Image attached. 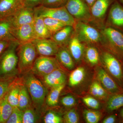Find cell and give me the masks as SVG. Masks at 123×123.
<instances>
[{
	"label": "cell",
	"instance_id": "484cf974",
	"mask_svg": "<svg viewBox=\"0 0 123 123\" xmlns=\"http://www.w3.org/2000/svg\"><path fill=\"white\" fill-rule=\"evenodd\" d=\"M89 92L91 95L97 99L105 101L109 96L108 93L97 80L91 85Z\"/></svg>",
	"mask_w": 123,
	"mask_h": 123
},
{
	"label": "cell",
	"instance_id": "1f68e13d",
	"mask_svg": "<svg viewBox=\"0 0 123 123\" xmlns=\"http://www.w3.org/2000/svg\"><path fill=\"white\" fill-rule=\"evenodd\" d=\"M39 119V114L37 111L30 107L24 111L23 123H36Z\"/></svg>",
	"mask_w": 123,
	"mask_h": 123
},
{
	"label": "cell",
	"instance_id": "5b68a950",
	"mask_svg": "<svg viewBox=\"0 0 123 123\" xmlns=\"http://www.w3.org/2000/svg\"><path fill=\"white\" fill-rule=\"evenodd\" d=\"M34 9L35 15L38 17L52 18L59 20L66 25L73 26L76 22L75 18L68 12L64 6L48 8L40 5Z\"/></svg>",
	"mask_w": 123,
	"mask_h": 123
},
{
	"label": "cell",
	"instance_id": "9a60e30c",
	"mask_svg": "<svg viewBox=\"0 0 123 123\" xmlns=\"http://www.w3.org/2000/svg\"><path fill=\"white\" fill-rule=\"evenodd\" d=\"M33 24H25L14 28L13 35L19 43L32 42L36 39Z\"/></svg>",
	"mask_w": 123,
	"mask_h": 123
},
{
	"label": "cell",
	"instance_id": "ab89813d",
	"mask_svg": "<svg viewBox=\"0 0 123 123\" xmlns=\"http://www.w3.org/2000/svg\"><path fill=\"white\" fill-rule=\"evenodd\" d=\"M10 82L0 80V100L4 97L10 88Z\"/></svg>",
	"mask_w": 123,
	"mask_h": 123
},
{
	"label": "cell",
	"instance_id": "74e56055",
	"mask_svg": "<svg viewBox=\"0 0 123 123\" xmlns=\"http://www.w3.org/2000/svg\"><path fill=\"white\" fill-rule=\"evenodd\" d=\"M66 0H42L41 5L48 8H57L65 6Z\"/></svg>",
	"mask_w": 123,
	"mask_h": 123
},
{
	"label": "cell",
	"instance_id": "603a6c76",
	"mask_svg": "<svg viewBox=\"0 0 123 123\" xmlns=\"http://www.w3.org/2000/svg\"><path fill=\"white\" fill-rule=\"evenodd\" d=\"M86 76V71L83 66H79L73 70L69 77V85L72 88H77L82 84Z\"/></svg>",
	"mask_w": 123,
	"mask_h": 123
},
{
	"label": "cell",
	"instance_id": "e575fe53",
	"mask_svg": "<svg viewBox=\"0 0 123 123\" xmlns=\"http://www.w3.org/2000/svg\"><path fill=\"white\" fill-rule=\"evenodd\" d=\"M23 113L24 111L20 110L18 107L13 108L12 113L6 123H23Z\"/></svg>",
	"mask_w": 123,
	"mask_h": 123
},
{
	"label": "cell",
	"instance_id": "60d3db41",
	"mask_svg": "<svg viewBox=\"0 0 123 123\" xmlns=\"http://www.w3.org/2000/svg\"><path fill=\"white\" fill-rule=\"evenodd\" d=\"M23 7L34 8L40 5L42 0H21Z\"/></svg>",
	"mask_w": 123,
	"mask_h": 123
},
{
	"label": "cell",
	"instance_id": "4dcf8cb0",
	"mask_svg": "<svg viewBox=\"0 0 123 123\" xmlns=\"http://www.w3.org/2000/svg\"><path fill=\"white\" fill-rule=\"evenodd\" d=\"M123 107V95L116 94L109 98L106 108L108 111L111 112Z\"/></svg>",
	"mask_w": 123,
	"mask_h": 123
},
{
	"label": "cell",
	"instance_id": "3957f363",
	"mask_svg": "<svg viewBox=\"0 0 123 123\" xmlns=\"http://www.w3.org/2000/svg\"><path fill=\"white\" fill-rule=\"evenodd\" d=\"M24 82L29 91L33 105L37 111H40L46 99L47 93V89L32 73H28L25 75Z\"/></svg>",
	"mask_w": 123,
	"mask_h": 123
},
{
	"label": "cell",
	"instance_id": "2e32d148",
	"mask_svg": "<svg viewBox=\"0 0 123 123\" xmlns=\"http://www.w3.org/2000/svg\"><path fill=\"white\" fill-rule=\"evenodd\" d=\"M74 33L73 26L66 25L52 36L51 38L59 47H67Z\"/></svg>",
	"mask_w": 123,
	"mask_h": 123
},
{
	"label": "cell",
	"instance_id": "d6986e66",
	"mask_svg": "<svg viewBox=\"0 0 123 123\" xmlns=\"http://www.w3.org/2000/svg\"><path fill=\"white\" fill-rule=\"evenodd\" d=\"M14 27L12 16L0 19V40L17 41L13 35Z\"/></svg>",
	"mask_w": 123,
	"mask_h": 123
},
{
	"label": "cell",
	"instance_id": "7402d4cb",
	"mask_svg": "<svg viewBox=\"0 0 123 123\" xmlns=\"http://www.w3.org/2000/svg\"><path fill=\"white\" fill-rule=\"evenodd\" d=\"M33 24L36 39L51 38V35L44 23L43 18L35 15Z\"/></svg>",
	"mask_w": 123,
	"mask_h": 123
},
{
	"label": "cell",
	"instance_id": "7dc6e473",
	"mask_svg": "<svg viewBox=\"0 0 123 123\" xmlns=\"http://www.w3.org/2000/svg\"><path fill=\"white\" fill-rule=\"evenodd\" d=\"M1 100H0V102Z\"/></svg>",
	"mask_w": 123,
	"mask_h": 123
},
{
	"label": "cell",
	"instance_id": "8d00e7d4",
	"mask_svg": "<svg viewBox=\"0 0 123 123\" xmlns=\"http://www.w3.org/2000/svg\"><path fill=\"white\" fill-rule=\"evenodd\" d=\"M79 115L75 109H71L64 115L63 120L66 123H79Z\"/></svg>",
	"mask_w": 123,
	"mask_h": 123
},
{
	"label": "cell",
	"instance_id": "30bf717a",
	"mask_svg": "<svg viewBox=\"0 0 123 123\" xmlns=\"http://www.w3.org/2000/svg\"><path fill=\"white\" fill-rule=\"evenodd\" d=\"M107 22V26L123 33V6L118 1H115L111 5Z\"/></svg>",
	"mask_w": 123,
	"mask_h": 123
},
{
	"label": "cell",
	"instance_id": "836d02e7",
	"mask_svg": "<svg viewBox=\"0 0 123 123\" xmlns=\"http://www.w3.org/2000/svg\"><path fill=\"white\" fill-rule=\"evenodd\" d=\"M45 123H63V118L59 113L53 111H49L45 115L43 119Z\"/></svg>",
	"mask_w": 123,
	"mask_h": 123
},
{
	"label": "cell",
	"instance_id": "f1b7e54d",
	"mask_svg": "<svg viewBox=\"0 0 123 123\" xmlns=\"http://www.w3.org/2000/svg\"><path fill=\"white\" fill-rule=\"evenodd\" d=\"M48 30L52 36L66 25L59 20L49 17L43 18Z\"/></svg>",
	"mask_w": 123,
	"mask_h": 123
},
{
	"label": "cell",
	"instance_id": "d590c367",
	"mask_svg": "<svg viewBox=\"0 0 123 123\" xmlns=\"http://www.w3.org/2000/svg\"><path fill=\"white\" fill-rule=\"evenodd\" d=\"M82 101L86 105L92 110H98L101 107V104L99 101L93 96L84 97L82 98Z\"/></svg>",
	"mask_w": 123,
	"mask_h": 123
},
{
	"label": "cell",
	"instance_id": "f546056e",
	"mask_svg": "<svg viewBox=\"0 0 123 123\" xmlns=\"http://www.w3.org/2000/svg\"><path fill=\"white\" fill-rule=\"evenodd\" d=\"M20 86V85L10 86L7 93V101L13 108L18 107Z\"/></svg>",
	"mask_w": 123,
	"mask_h": 123
},
{
	"label": "cell",
	"instance_id": "44dd1931",
	"mask_svg": "<svg viewBox=\"0 0 123 123\" xmlns=\"http://www.w3.org/2000/svg\"><path fill=\"white\" fill-rule=\"evenodd\" d=\"M55 56L60 64L68 70H72L75 68V61L67 47H59Z\"/></svg>",
	"mask_w": 123,
	"mask_h": 123
},
{
	"label": "cell",
	"instance_id": "7c38bea8",
	"mask_svg": "<svg viewBox=\"0 0 123 123\" xmlns=\"http://www.w3.org/2000/svg\"><path fill=\"white\" fill-rule=\"evenodd\" d=\"M95 70L97 80L108 93H117L120 91L117 84L104 68L98 66Z\"/></svg>",
	"mask_w": 123,
	"mask_h": 123
},
{
	"label": "cell",
	"instance_id": "8992f818",
	"mask_svg": "<svg viewBox=\"0 0 123 123\" xmlns=\"http://www.w3.org/2000/svg\"><path fill=\"white\" fill-rule=\"evenodd\" d=\"M73 27L75 35L81 43H95L101 42V33L88 23L76 21Z\"/></svg>",
	"mask_w": 123,
	"mask_h": 123
},
{
	"label": "cell",
	"instance_id": "b9f144b4",
	"mask_svg": "<svg viewBox=\"0 0 123 123\" xmlns=\"http://www.w3.org/2000/svg\"><path fill=\"white\" fill-rule=\"evenodd\" d=\"M13 41L2 40H0V55L3 52L4 50L9 46L11 43Z\"/></svg>",
	"mask_w": 123,
	"mask_h": 123
},
{
	"label": "cell",
	"instance_id": "6da1fadb",
	"mask_svg": "<svg viewBox=\"0 0 123 123\" xmlns=\"http://www.w3.org/2000/svg\"><path fill=\"white\" fill-rule=\"evenodd\" d=\"M19 44L17 41L11 42L0 57V80L7 81L17 74L18 60L16 50Z\"/></svg>",
	"mask_w": 123,
	"mask_h": 123
},
{
	"label": "cell",
	"instance_id": "bcb514c9",
	"mask_svg": "<svg viewBox=\"0 0 123 123\" xmlns=\"http://www.w3.org/2000/svg\"><path fill=\"white\" fill-rule=\"evenodd\" d=\"M121 2V3H122V4L123 5V0H119Z\"/></svg>",
	"mask_w": 123,
	"mask_h": 123
},
{
	"label": "cell",
	"instance_id": "ba28073f",
	"mask_svg": "<svg viewBox=\"0 0 123 123\" xmlns=\"http://www.w3.org/2000/svg\"><path fill=\"white\" fill-rule=\"evenodd\" d=\"M100 61L104 68L119 82L123 81L122 66L117 57L108 51L103 52L100 55Z\"/></svg>",
	"mask_w": 123,
	"mask_h": 123
},
{
	"label": "cell",
	"instance_id": "d4e9b609",
	"mask_svg": "<svg viewBox=\"0 0 123 123\" xmlns=\"http://www.w3.org/2000/svg\"><path fill=\"white\" fill-rule=\"evenodd\" d=\"M86 61L91 66H96L100 61V55L96 48L93 46H89L85 49L84 57Z\"/></svg>",
	"mask_w": 123,
	"mask_h": 123
},
{
	"label": "cell",
	"instance_id": "277c9868",
	"mask_svg": "<svg viewBox=\"0 0 123 123\" xmlns=\"http://www.w3.org/2000/svg\"><path fill=\"white\" fill-rule=\"evenodd\" d=\"M18 66L21 73L31 69L37 55L32 42L19 43L18 47Z\"/></svg>",
	"mask_w": 123,
	"mask_h": 123
},
{
	"label": "cell",
	"instance_id": "d6a6232c",
	"mask_svg": "<svg viewBox=\"0 0 123 123\" xmlns=\"http://www.w3.org/2000/svg\"><path fill=\"white\" fill-rule=\"evenodd\" d=\"M83 114L86 123H97L101 119L102 115L101 112L95 110L86 109Z\"/></svg>",
	"mask_w": 123,
	"mask_h": 123
},
{
	"label": "cell",
	"instance_id": "52a82bcc",
	"mask_svg": "<svg viewBox=\"0 0 123 123\" xmlns=\"http://www.w3.org/2000/svg\"><path fill=\"white\" fill-rule=\"evenodd\" d=\"M64 6L76 21L86 23L91 21L90 8L84 0H66Z\"/></svg>",
	"mask_w": 123,
	"mask_h": 123
},
{
	"label": "cell",
	"instance_id": "ffe728a7",
	"mask_svg": "<svg viewBox=\"0 0 123 123\" xmlns=\"http://www.w3.org/2000/svg\"><path fill=\"white\" fill-rule=\"evenodd\" d=\"M67 47L75 62H79L84 57L85 48L74 33Z\"/></svg>",
	"mask_w": 123,
	"mask_h": 123
},
{
	"label": "cell",
	"instance_id": "f35d334b",
	"mask_svg": "<svg viewBox=\"0 0 123 123\" xmlns=\"http://www.w3.org/2000/svg\"><path fill=\"white\" fill-rule=\"evenodd\" d=\"M61 103L64 106L70 108L74 106L77 103L75 97L71 95H68L62 98Z\"/></svg>",
	"mask_w": 123,
	"mask_h": 123
},
{
	"label": "cell",
	"instance_id": "83f0119b",
	"mask_svg": "<svg viewBox=\"0 0 123 123\" xmlns=\"http://www.w3.org/2000/svg\"><path fill=\"white\" fill-rule=\"evenodd\" d=\"M65 86L64 84L52 88L46 98V103L49 106L53 107L58 105L60 94Z\"/></svg>",
	"mask_w": 123,
	"mask_h": 123
},
{
	"label": "cell",
	"instance_id": "cb8c5ba5",
	"mask_svg": "<svg viewBox=\"0 0 123 123\" xmlns=\"http://www.w3.org/2000/svg\"><path fill=\"white\" fill-rule=\"evenodd\" d=\"M29 94V91L25 85H20L18 108L23 111L31 106V101Z\"/></svg>",
	"mask_w": 123,
	"mask_h": 123
},
{
	"label": "cell",
	"instance_id": "9c48e42d",
	"mask_svg": "<svg viewBox=\"0 0 123 123\" xmlns=\"http://www.w3.org/2000/svg\"><path fill=\"white\" fill-rule=\"evenodd\" d=\"M59 68L61 66L55 58L39 56L36 59L31 70L35 74L43 77Z\"/></svg>",
	"mask_w": 123,
	"mask_h": 123
},
{
	"label": "cell",
	"instance_id": "e0dca14e",
	"mask_svg": "<svg viewBox=\"0 0 123 123\" xmlns=\"http://www.w3.org/2000/svg\"><path fill=\"white\" fill-rule=\"evenodd\" d=\"M23 7L21 0H0V19L12 16Z\"/></svg>",
	"mask_w": 123,
	"mask_h": 123
},
{
	"label": "cell",
	"instance_id": "7bdbcfd3",
	"mask_svg": "<svg viewBox=\"0 0 123 123\" xmlns=\"http://www.w3.org/2000/svg\"><path fill=\"white\" fill-rule=\"evenodd\" d=\"M116 116L115 115H112L105 118L103 121V123H114L115 122Z\"/></svg>",
	"mask_w": 123,
	"mask_h": 123
},
{
	"label": "cell",
	"instance_id": "5bb4252c",
	"mask_svg": "<svg viewBox=\"0 0 123 123\" xmlns=\"http://www.w3.org/2000/svg\"><path fill=\"white\" fill-rule=\"evenodd\" d=\"M14 27L27 24H33L35 15L34 9L23 7L12 15Z\"/></svg>",
	"mask_w": 123,
	"mask_h": 123
},
{
	"label": "cell",
	"instance_id": "ac0fdd59",
	"mask_svg": "<svg viewBox=\"0 0 123 123\" xmlns=\"http://www.w3.org/2000/svg\"><path fill=\"white\" fill-rule=\"evenodd\" d=\"M61 68L56 69L43 77L44 84L51 88L65 84L67 77Z\"/></svg>",
	"mask_w": 123,
	"mask_h": 123
},
{
	"label": "cell",
	"instance_id": "4316f807",
	"mask_svg": "<svg viewBox=\"0 0 123 123\" xmlns=\"http://www.w3.org/2000/svg\"><path fill=\"white\" fill-rule=\"evenodd\" d=\"M13 108L7 101L6 94L0 102V123H6Z\"/></svg>",
	"mask_w": 123,
	"mask_h": 123
},
{
	"label": "cell",
	"instance_id": "ee69618b",
	"mask_svg": "<svg viewBox=\"0 0 123 123\" xmlns=\"http://www.w3.org/2000/svg\"><path fill=\"white\" fill-rule=\"evenodd\" d=\"M84 1L87 4L90 8H91L92 6L94 4L96 0H84Z\"/></svg>",
	"mask_w": 123,
	"mask_h": 123
},
{
	"label": "cell",
	"instance_id": "4fadbf2b",
	"mask_svg": "<svg viewBox=\"0 0 123 123\" xmlns=\"http://www.w3.org/2000/svg\"><path fill=\"white\" fill-rule=\"evenodd\" d=\"M114 0H96L90 8L91 22L102 23L105 17L108 9Z\"/></svg>",
	"mask_w": 123,
	"mask_h": 123
},
{
	"label": "cell",
	"instance_id": "7a4b0ae2",
	"mask_svg": "<svg viewBox=\"0 0 123 123\" xmlns=\"http://www.w3.org/2000/svg\"><path fill=\"white\" fill-rule=\"evenodd\" d=\"M102 41L110 53L119 59H123V33L118 30L107 26L101 31Z\"/></svg>",
	"mask_w": 123,
	"mask_h": 123
},
{
	"label": "cell",
	"instance_id": "8fae6325",
	"mask_svg": "<svg viewBox=\"0 0 123 123\" xmlns=\"http://www.w3.org/2000/svg\"><path fill=\"white\" fill-rule=\"evenodd\" d=\"M37 55L43 56L55 55L59 47L51 38L35 39L33 40Z\"/></svg>",
	"mask_w": 123,
	"mask_h": 123
},
{
	"label": "cell",
	"instance_id": "f6af8a7d",
	"mask_svg": "<svg viewBox=\"0 0 123 123\" xmlns=\"http://www.w3.org/2000/svg\"><path fill=\"white\" fill-rule=\"evenodd\" d=\"M120 116L123 118V109H122V110L120 111Z\"/></svg>",
	"mask_w": 123,
	"mask_h": 123
}]
</instances>
